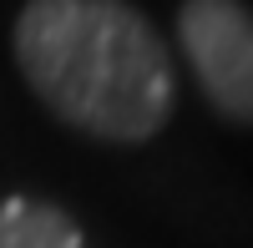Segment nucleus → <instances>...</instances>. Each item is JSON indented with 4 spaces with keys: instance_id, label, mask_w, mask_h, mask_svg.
Masks as SVG:
<instances>
[{
    "instance_id": "f257e3e1",
    "label": "nucleus",
    "mask_w": 253,
    "mask_h": 248,
    "mask_svg": "<svg viewBox=\"0 0 253 248\" xmlns=\"http://www.w3.org/2000/svg\"><path fill=\"white\" fill-rule=\"evenodd\" d=\"M15 61L61 122L101 142H147L177 101L172 56L126 0H31Z\"/></svg>"
},
{
    "instance_id": "f03ea898",
    "label": "nucleus",
    "mask_w": 253,
    "mask_h": 248,
    "mask_svg": "<svg viewBox=\"0 0 253 248\" xmlns=\"http://www.w3.org/2000/svg\"><path fill=\"white\" fill-rule=\"evenodd\" d=\"M177 36L213 107L253 122V10L243 0H187Z\"/></svg>"
},
{
    "instance_id": "7ed1b4c3",
    "label": "nucleus",
    "mask_w": 253,
    "mask_h": 248,
    "mask_svg": "<svg viewBox=\"0 0 253 248\" xmlns=\"http://www.w3.org/2000/svg\"><path fill=\"white\" fill-rule=\"evenodd\" d=\"M0 248H86V238L51 203L10 198L0 208Z\"/></svg>"
}]
</instances>
